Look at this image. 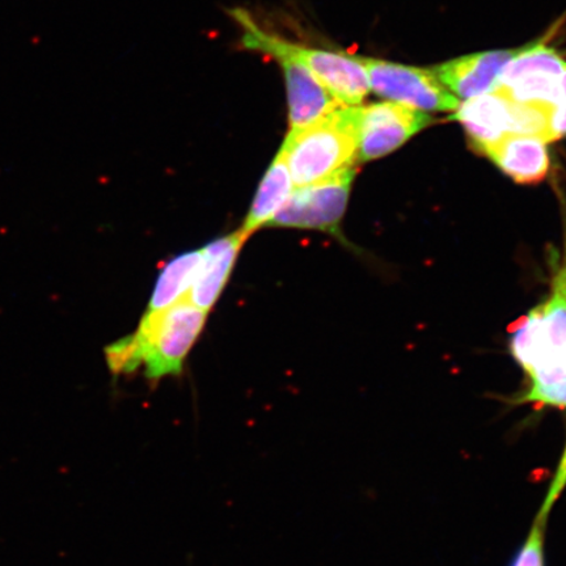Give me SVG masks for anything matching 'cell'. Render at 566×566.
<instances>
[{
    "label": "cell",
    "mask_w": 566,
    "mask_h": 566,
    "mask_svg": "<svg viewBox=\"0 0 566 566\" xmlns=\"http://www.w3.org/2000/svg\"><path fill=\"white\" fill-rule=\"evenodd\" d=\"M530 379L531 386L520 399L521 402H533L539 407L566 408V365L533 375Z\"/></svg>",
    "instance_id": "2e32d148"
},
{
    "label": "cell",
    "mask_w": 566,
    "mask_h": 566,
    "mask_svg": "<svg viewBox=\"0 0 566 566\" xmlns=\"http://www.w3.org/2000/svg\"><path fill=\"white\" fill-rule=\"evenodd\" d=\"M247 239L244 233L239 230L202 248L200 269H198L193 285L186 296L188 302L209 313V310L221 296Z\"/></svg>",
    "instance_id": "8fae6325"
},
{
    "label": "cell",
    "mask_w": 566,
    "mask_h": 566,
    "mask_svg": "<svg viewBox=\"0 0 566 566\" xmlns=\"http://www.w3.org/2000/svg\"><path fill=\"white\" fill-rule=\"evenodd\" d=\"M202 250L186 252L169 261L155 285L147 313H160L177 302L186 300L198 274Z\"/></svg>",
    "instance_id": "9a60e30c"
},
{
    "label": "cell",
    "mask_w": 566,
    "mask_h": 566,
    "mask_svg": "<svg viewBox=\"0 0 566 566\" xmlns=\"http://www.w3.org/2000/svg\"><path fill=\"white\" fill-rule=\"evenodd\" d=\"M207 317V311L187 300L160 313H146L136 334L106 348L111 371L130 374L144 365L147 379L154 384L166 377H177L201 335Z\"/></svg>",
    "instance_id": "6da1fadb"
},
{
    "label": "cell",
    "mask_w": 566,
    "mask_h": 566,
    "mask_svg": "<svg viewBox=\"0 0 566 566\" xmlns=\"http://www.w3.org/2000/svg\"><path fill=\"white\" fill-rule=\"evenodd\" d=\"M566 61L542 42L518 49L502 69L491 92L516 104L552 112L558 98Z\"/></svg>",
    "instance_id": "8992f818"
},
{
    "label": "cell",
    "mask_w": 566,
    "mask_h": 566,
    "mask_svg": "<svg viewBox=\"0 0 566 566\" xmlns=\"http://www.w3.org/2000/svg\"><path fill=\"white\" fill-rule=\"evenodd\" d=\"M369 75L370 88L380 97L420 111H455L459 101L430 70L360 59Z\"/></svg>",
    "instance_id": "ba28073f"
},
{
    "label": "cell",
    "mask_w": 566,
    "mask_h": 566,
    "mask_svg": "<svg viewBox=\"0 0 566 566\" xmlns=\"http://www.w3.org/2000/svg\"><path fill=\"white\" fill-rule=\"evenodd\" d=\"M294 187L285 154L280 150L260 182L251 210L248 212L244 226L240 231L247 238H250L253 232L266 228L283 205L286 203L289 197L292 196Z\"/></svg>",
    "instance_id": "5bb4252c"
},
{
    "label": "cell",
    "mask_w": 566,
    "mask_h": 566,
    "mask_svg": "<svg viewBox=\"0 0 566 566\" xmlns=\"http://www.w3.org/2000/svg\"><path fill=\"white\" fill-rule=\"evenodd\" d=\"M431 122L423 111L399 103L359 106L358 159L386 157Z\"/></svg>",
    "instance_id": "9c48e42d"
},
{
    "label": "cell",
    "mask_w": 566,
    "mask_h": 566,
    "mask_svg": "<svg viewBox=\"0 0 566 566\" xmlns=\"http://www.w3.org/2000/svg\"><path fill=\"white\" fill-rule=\"evenodd\" d=\"M356 174L353 166L328 179L296 188L266 228L315 230L336 235Z\"/></svg>",
    "instance_id": "52a82bcc"
},
{
    "label": "cell",
    "mask_w": 566,
    "mask_h": 566,
    "mask_svg": "<svg viewBox=\"0 0 566 566\" xmlns=\"http://www.w3.org/2000/svg\"><path fill=\"white\" fill-rule=\"evenodd\" d=\"M511 345L528 377L566 365V253L549 298L513 325Z\"/></svg>",
    "instance_id": "277c9868"
},
{
    "label": "cell",
    "mask_w": 566,
    "mask_h": 566,
    "mask_svg": "<svg viewBox=\"0 0 566 566\" xmlns=\"http://www.w3.org/2000/svg\"><path fill=\"white\" fill-rule=\"evenodd\" d=\"M544 523L537 518L513 566H544Z\"/></svg>",
    "instance_id": "e0dca14e"
},
{
    "label": "cell",
    "mask_w": 566,
    "mask_h": 566,
    "mask_svg": "<svg viewBox=\"0 0 566 566\" xmlns=\"http://www.w3.org/2000/svg\"><path fill=\"white\" fill-rule=\"evenodd\" d=\"M231 15L243 28L247 49L269 54L280 63L286 81L290 130L303 129L342 106L290 52L287 40L261 30L245 10H232Z\"/></svg>",
    "instance_id": "3957f363"
},
{
    "label": "cell",
    "mask_w": 566,
    "mask_h": 566,
    "mask_svg": "<svg viewBox=\"0 0 566 566\" xmlns=\"http://www.w3.org/2000/svg\"><path fill=\"white\" fill-rule=\"evenodd\" d=\"M566 486V448L564 450L563 458L560 460V464H558L556 470V475L554 481H552L547 499L544 501V504L542 506V511L539 515H537V518L547 520V515L552 509V506L555 505V502L560 497V494L565 490Z\"/></svg>",
    "instance_id": "d6986e66"
},
{
    "label": "cell",
    "mask_w": 566,
    "mask_h": 566,
    "mask_svg": "<svg viewBox=\"0 0 566 566\" xmlns=\"http://www.w3.org/2000/svg\"><path fill=\"white\" fill-rule=\"evenodd\" d=\"M359 106H339L303 129L290 130L281 147L296 188L307 187L358 159Z\"/></svg>",
    "instance_id": "7a4b0ae2"
},
{
    "label": "cell",
    "mask_w": 566,
    "mask_h": 566,
    "mask_svg": "<svg viewBox=\"0 0 566 566\" xmlns=\"http://www.w3.org/2000/svg\"><path fill=\"white\" fill-rule=\"evenodd\" d=\"M566 136V70L564 71L557 103L551 112L548 142Z\"/></svg>",
    "instance_id": "ac0fdd59"
},
{
    "label": "cell",
    "mask_w": 566,
    "mask_h": 566,
    "mask_svg": "<svg viewBox=\"0 0 566 566\" xmlns=\"http://www.w3.org/2000/svg\"><path fill=\"white\" fill-rule=\"evenodd\" d=\"M481 154L520 184L541 182L549 171L547 142L530 134H506Z\"/></svg>",
    "instance_id": "4fadbf2b"
},
{
    "label": "cell",
    "mask_w": 566,
    "mask_h": 566,
    "mask_svg": "<svg viewBox=\"0 0 566 566\" xmlns=\"http://www.w3.org/2000/svg\"><path fill=\"white\" fill-rule=\"evenodd\" d=\"M516 52L518 49L460 56L431 69V73L455 95L472 98L492 91L502 69Z\"/></svg>",
    "instance_id": "7c38bea8"
},
{
    "label": "cell",
    "mask_w": 566,
    "mask_h": 566,
    "mask_svg": "<svg viewBox=\"0 0 566 566\" xmlns=\"http://www.w3.org/2000/svg\"><path fill=\"white\" fill-rule=\"evenodd\" d=\"M289 48L339 105L359 106L369 94V75L359 56L321 51L290 41Z\"/></svg>",
    "instance_id": "30bf717a"
},
{
    "label": "cell",
    "mask_w": 566,
    "mask_h": 566,
    "mask_svg": "<svg viewBox=\"0 0 566 566\" xmlns=\"http://www.w3.org/2000/svg\"><path fill=\"white\" fill-rule=\"evenodd\" d=\"M549 116V111L516 104L494 92H488L486 95L469 98L459 105L452 118L462 123L473 147L481 153L506 134H530L548 144Z\"/></svg>",
    "instance_id": "5b68a950"
}]
</instances>
